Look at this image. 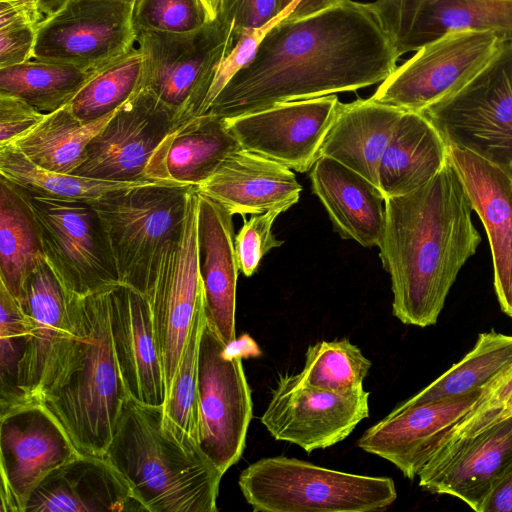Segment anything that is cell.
I'll use <instances>...</instances> for the list:
<instances>
[{
  "label": "cell",
  "instance_id": "6da1fadb",
  "mask_svg": "<svg viewBox=\"0 0 512 512\" xmlns=\"http://www.w3.org/2000/svg\"><path fill=\"white\" fill-rule=\"evenodd\" d=\"M398 59L370 3L334 0L272 27L206 113L232 118L279 103L354 92L383 82Z\"/></svg>",
  "mask_w": 512,
  "mask_h": 512
},
{
  "label": "cell",
  "instance_id": "7a4b0ae2",
  "mask_svg": "<svg viewBox=\"0 0 512 512\" xmlns=\"http://www.w3.org/2000/svg\"><path fill=\"white\" fill-rule=\"evenodd\" d=\"M379 257L390 275L392 312L403 324H436L448 293L481 237L450 158L426 184L384 200Z\"/></svg>",
  "mask_w": 512,
  "mask_h": 512
},
{
  "label": "cell",
  "instance_id": "3957f363",
  "mask_svg": "<svg viewBox=\"0 0 512 512\" xmlns=\"http://www.w3.org/2000/svg\"><path fill=\"white\" fill-rule=\"evenodd\" d=\"M112 287L69 293L75 340L41 403L83 455L103 457L129 398L114 354L109 313Z\"/></svg>",
  "mask_w": 512,
  "mask_h": 512
},
{
  "label": "cell",
  "instance_id": "277c9868",
  "mask_svg": "<svg viewBox=\"0 0 512 512\" xmlns=\"http://www.w3.org/2000/svg\"><path fill=\"white\" fill-rule=\"evenodd\" d=\"M103 458L148 512H217L224 475L164 428L162 406L128 398Z\"/></svg>",
  "mask_w": 512,
  "mask_h": 512
},
{
  "label": "cell",
  "instance_id": "5b68a950",
  "mask_svg": "<svg viewBox=\"0 0 512 512\" xmlns=\"http://www.w3.org/2000/svg\"><path fill=\"white\" fill-rule=\"evenodd\" d=\"M238 485L255 512H377L397 499L390 477L333 470L286 456L249 464Z\"/></svg>",
  "mask_w": 512,
  "mask_h": 512
},
{
  "label": "cell",
  "instance_id": "8992f818",
  "mask_svg": "<svg viewBox=\"0 0 512 512\" xmlns=\"http://www.w3.org/2000/svg\"><path fill=\"white\" fill-rule=\"evenodd\" d=\"M237 37L233 23L221 14L190 32L137 35L144 60L141 86L175 114L174 128L201 115L216 72Z\"/></svg>",
  "mask_w": 512,
  "mask_h": 512
},
{
  "label": "cell",
  "instance_id": "52a82bcc",
  "mask_svg": "<svg viewBox=\"0 0 512 512\" xmlns=\"http://www.w3.org/2000/svg\"><path fill=\"white\" fill-rule=\"evenodd\" d=\"M194 187L147 181L93 204L104 226L120 283L145 296L163 245L182 229Z\"/></svg>",
  "mask_w": 512,
  "mask_h": 512
},
{
  "label": "cell",
  "instance_id": "ba28073f",
  "mask_svg": "<svg viewBox=\"0 0 512 512\" xmlns=\"http://www.w3.org/2000/svg\"><path fill=\"white\" fill-rule=\"evenodd\" d=\"M421 113L448 147L470 151L512 176V44L466 85Z\"/></svg>",
  "mask_w": 512,
  "mask_h": 512
},
{
  "label": "cell",
  "instance_id": "9c48e42d",
  "mask_svg": "<svg viewBox=\"0 0 512 512\" xmlns=\"http://www.w3.org/2000/svg\"><path fill=\"white\" fill-rule=\"evenodd\" d=\"M197 204L194 187L182 229L163 245L145 293L163 366L166 396L204 299L198 262Z\"/></svg>",
  "mask_w": 512,
  "mask_h": 512
},
{
  "label": "cell",
  "instance_id": "30bf717a",
  "mask_svg": "<svg viewBox=\"0 0 512 512\" xmlns=\"http://www.w3.org/2000/svg\"><path fill=\"white\" fill-rule=\"evenodd\" d=\"M26 193L41 231L46 261L68 293L85 296L120 284L93 204Z\"/></svg>",
  "mask_w": 512,
  "mask_h": 512
},
{
  "label": "cell",
  "instance_id": "8fae6325",
  "mask_svg": "<svg viewBox=\"0 0 512 512\" xmlns=\"http://www.w3.org/2000/svg\"><path fill=\"white\" fill-rule=\"evenodd\" d=\"M224 346L206 321L198 355L199 448L223 474L241 458L253 417L242 358H227Z\"/></svg>",
  "mask_w": 512,
  "mask_h": 512
},
{
  "label": "cell",
  "instance_id": "7c38bea8",
  "mask_svg": "<svg viewBox=\"0 0 512 512\" xmlns=\"http://www.w3.org/2000/svg\"><path fill=\"white\" fill-rule=\"evenodd\" d=\"M505 42L489 32H457L416 51L380 83L372 99L420 112L466 85Z\"/></svg>",
  "mask_w": 512,
  "mask_h": 512
},
{
  "label": "cell",
  "instance_id": "4fadbf2b",
  "mask_svg": "<svg viewBox=\"0 0 512 512\" xmlns=\"http://www.w3.org/2000/svg\"><path fill=\"white\" fill-rule=\"evenodd\" d=\"M134 0H69L38 28L33 58L96 71L137 43Z\"/></svg>",
  "mask_w": 512,
  "mask_h": 512
},
{
  "label": "cell",
  "instance_id": "5bb4252c",
  "mask_svg": "<svg viewBox=\"0 0 512 512\" xmlns=\"http://www.w3.org/2000/svg\"><path fill=\"white\" fill-rule=\"evenodd\" d=\"M82 455L41 402L0 412L1 512H25L27 502L54 469Z\"/></svg>",
  "mask_w": 512,
  "mask_h": 512
},
{
  "label": "cell",
  "instance_id": "9a60e30c",
  "mask_svg": "<svg viewBox=\"0 0 512 512\" xmlns=\"http://www.w3.org/2000/svg\"><path fill=\"white\" fill-rule=\"evenodd\" d=\"M369 392L339 394L314 387L301 374L281 375L261 423L273 438L305 452L331 447L347 438L369 415Z\"/></svg>",
  "mask_w": 512,
  "mask_h": 512
},
{
  "label": "cell",
  "instance_id": "2e32d148",
  "mask_svg": "<svg viewBox=\"0 0 512 512\" xmlns=\"http://www.w3.org/2000/svg\"><path fill=\"white\" fill-rule=\"evenodd\" d=\"M175 126V114L140 88L89 142L74 175L115 182L148 180L151 158Z\"/></svg>",
  "mask_w": 512,
  "mask_h": 512
},
{
  "label": "cell",
  "instance_id": "e0dca14e",
  "mask_svg": "<svg viewBox=\"0 0 512 512\" xmlns=\"http://www.w3.org/2000/svg\"><path fill=\"white\" fill-rule=\"evenodd\" d=\"M338 103L332 94L224 119L241 148L305 173L320 157Z\"/></svg>",
  "mask_w": 512,
  "mask_h": 512
},
{
  "label": "cell",
  "instance_id": "ac0fdd59",
  "mask_svg": "<svg viewBox=\"0 0 512 512\" xmlns=\"http://www.w3.org/2000/svg\"><path fill=\"white\" fill-rule=\"evenodd\" d=\"M18 300L29 322L20 388L25 402H40L61 372L74 344L69 293L45 261L28 276Z\"/></svg>",
  "mask_w": 512,
  "mask_h": 512
},
{
  "label": "cell",
  "instance_id": "d6986e66",
  "mask_svg": "<svg viewBox=\"0 0 512 512\" xmlns=\"http://www.w3.org/2000/svg\"><path fill=\"white\" fill-rule=\"evenodd\" d=\"M510 371L486 388L460 397L413 406L400 404L368 428L357 445L389 461L413 480L435 454L446 433L479 401L492 394Z\"/></svg>",
  "mask_w": 512,
  "mask_h": 512
},
{
  "label": "cell",
  "instance_id": "ffe728a7",
  "mask_svg": "<svg viewBox=\"0 0 512 512\" xmlns=\"http://www.w3.org/2000/svg\"><path fill=\"white\" fill-rule=\"evenodd\" d=\"M370 4L399 57L457 32H489L512 44V0H376Z\"/></svg>",
  "mask_w": 512,
  "mask_h": 512
},
{
  "label": "cell",
  "instance_id": "44dd1931",
  "mask_svg": "<svg viewBox=\"0 0 512 512\" xmlns=\"http://www.w3.org/2000/svg\"><path fill=\"white\" fill-rule=\"evenodd\" d=\"M512 466V415L436 452L419 473V486L457 497L476 512Z\"/></svg>",
  "mask_w": 512,
  "mask_h": 512
},
{
  "label": "cell",
  "instance_id": "7402d4cb",
  "mask_svg": "<svg viewBox=\"0 0 512 512\" xmlns=\"http://www.w3.org/2000/svg\"><path fill=\"white\" fill-rule=\"evenodd\" d=\"M109 313L114 354L129 398L145 406H163L164 372L146 297L128 285H115L110 289Z\"/></svg>",
  "mask_w": 512,
  "mask_h": 512
},
{
  "label": "cell",
  "instance_id": "603a6c76",
  "mask_svg": "<svg viewBox=\"0 0 512 512\" xmlns=\"http://www.w3.org/2000/svg\"><path fill=\"white\" fill-rule=\"evenodd\" d=\"M448 148L489 240L500 307L512 318V176L470 151Z\"/></svg>",
  "mask_w": 512,
  "mask_h": 512
},
{
  "label": "cell",
  "instance_id": "cb8c5ba5",
  "mask_svg": "<svg viewBox=\"0 0 512 512\" xmlns=\"http://www.w3.org/2000/svg\"><path fill=\"white\" fill-rule=\"evenodd\" d=\"M197 244L207 323L228 344L236 338L235 309L238 264L233 215L197 192Z\"/></svg>",
  "mask_w": 512,
  "mask_h": 512
},
{
  "label": "cell",
  "instance_id": "d4e9b609",
  "mask_svg": "<svg viewBox=\"0 0 512 512\" xmlns=\"http://www.w3.org/2000/svg\"><path fill=\"white\" fill-rule=\"evenodd\" d=\"M145 511L117 471L99 456L80 455L51 471L25 512Z\"/></svg>",
  "mask_w": 512,
  "mask_h": 512
},
{
  "label": "cell",
  "instance_id": "484cf974",
  "mask_svg": "<svg viewBox=\"0 0 512 512\" xmlns=\"http://www.w3.org/2000/svg\"><path fill=\"white\" fill-rule=\"evenodd\" d=\"M196 191L232 215L287 210L299 200L302 186L288 167L243 148L231 153Z\"/></svg>",
  "mask_w": 512,
  "mask_h": 512
},
{
  "label": "cell",
  "instance_id": "4316f807",
  "mask_svg": "<svg viewBox=\"0 0 512 512\" xmlns=\"http://www.w3.org/2000/svg\"><path fill=\"white\" fill-rule=\"evenodd\" d=\"M313 193L320 199L343 238L363 247L379 245L384 227V196L380 189L340 162L320 157L310 172Z\"/></svg>",
  "mask_w": 512,
  "mask_h": 512
},
{
  "label": "cell",
  "instance_id": "83f0119b",
  "mask_svg": "<svg viewBox=\"0 0 512 512\" xmlns=\"http://www.w3.org/2000/svg\"><path fill=\"white\" fill-rule=\"evenodd\" d=\"M240 147L226 120L205 113L174 128L154 152L148 180L199 186Z\"/></svg>",
  "mask_w": 512,
  "mask_h": 512
},
{
  "label": "cell",
  "instance_id": "f1b7e54d",
  "mask_svg": "<svg viewBox=\"0 0 512 512\" xmlns=\"http://www.w3.org/2000/svg\"><path fill=\"white\" fill-rule=\"evenodd\" d=\"M403 112L371 97L339 102L320 157L340 162L379 188V163Z\"/></svg>",
  "mask_w": 512,
  "mask_h": 512
},
{
  "label": "cell",
  "instance_id": "f546056e",
  "mask_svg": "<svg viewBox=\"0 0 512 512\" xmlns=\"http://www.w3.org/2000/svg\"><path fill=\"white\" fill-rule=\"evenodd\" d=\"M448 160L449 148L438 130L421 113L404 111L379 163L380 191L384 198L415 191Z\"/></svg>",
  "mask_w": 512,
  "mask_h": 512
},
{
  "label": "cell",
  "instance_id": "4dcf8cb0",
  "mask_svg": "<svg viewBox=\"0 0 512 512\" xmlns=\"http://www.w3.org/2000/svg\"><path fill=\"white\" fill-rule=\"evenodd\" d=\"M46 261L27 193L0 176V281L19 299L28 276Z\"/></svg>",
  "mask_w": 512,
  "mask_h": 512
},
{
  "label": "cell",
  "instance_id": "1f68e13d",
  "mask_svg": "<svg viewBox=\"0 0 512 512\" xmlns=\"http://www.w3.org/2000/svg\"><path fill=\"white\" fill-rule=\"evenodd\" d=\"M115 112L94 121L83 122L65 105L46 113L40 123L7 146L44 169L73 174L85 160L89 142Z\"/></svg>",
  "mask_w": 512,
  "mask_h": 512
},
{
  "label": "cell",
  "instance_id": "d6a6232c",
  "mask_svg": "<svg viewBox=\"0 0 512 512\" xmlns=\"http://www.w3.org/2000/svg\"><path fill=\"white\" fill-rule=\"evenodd\" d=\"M512 369V336L494 330L481 333L465 357L417 394L404 406L460 397L486 388Z\"/></svg>",
  "mask_w": 512,
  "mask_h": 512
},
{
  "label": "cell",
  "instance_id": "836d02e7",
  "mask_svg": "<svg viewBox=\"0 0 512 512\" xmlns=\"http://www.w3.org/2000/svg\"><path fill=\"white\" fill-rule=\"evenodd\" d=\"M0 176L31 195L97 203L147 181L115 182L44 169L11 147L0 148Z\"/></svg>",
  "mask_w": 512,
  "mask_h": 512
},
{
  "label": "cell",
  "instance_id": "e575fe53",
  "mask_svg": "<svg viewBox=\"0 0 512 512\" xmlns=\"http://www.w3.org/2000/svg\"><path fill=\"white\" fill-rule=\"evenodd\" d=\"M93 72L32 58L0 68V94L16 96L41 112L50 113L65 106Z\"/></svg>",
  "mask_w": 512,
  "mask_h": 512
},
{
  "label": "cell",
  "instance_id": "d590c367",
  "mask_svg": "<svg viewBox=\"0 0 512 512\" xmlns=\"http://www.w3.org/2000/svg\"><path fill=\"white\" fill-rule=\"evenodd\" d=\"M206 322L204 299L194 317L180 365L162 406V423L181 444L199 448L198 355Z\"/></svg>",
  "mask_w": 512,
  "mask_h": 512
},
{
  "label": "cell",
  "instance_id": "8d00e7d4",
  "mask_svg": "<svg viewBox=\"0 0 512 512\" xmlns=\"http://www.w3.org/2000/svg\"><path fill=\"white\" fill-rule=\"evenodd\" d=\"M143 55L135 47L93 72L66 104L80 121L100 119L121 107L141 86Z\"/></svg>",
  "mask_w": 512,
  "mask_h": 512
},
{
  "label": "cell",
  "instance_id": "74e56055",
  "mask_svg": "<svg viewBox=\"0 0 512 512\" xmlns=\"http://www.w3.org/2000/svg\"><path fill=\"white\" fill-rule=\"evenodd\" d=\"M371 365L359 347L348 339L320 341L308 347L300 374L314 387L354 394L364 390L363 382Z\"/></svg>",
  "mask_w": 512,
  "mask_h": 512
},
{
  "label": "cell",
  "instance_id": "f35d334b",
  "mask_svg": "<svg viewBox=\"0 0 512 512\" xmlns=\"http://www.w3.org/2000/svg\"><path fill=\"white\" fill-rule=\"evenodd\" d=\"M29 340L28 317L19 300L0 281V408L25 403L20 367Z\"/></svg>",
  "mask_w": 512,
  "mask_h": 512
},
{
  "label": "cell",
  "instance_id": "ab89813d",
  "mask_svg": "<svg viewBox=\"0 0 512 512\" xmlns=\"http://www.w3.org/2000/svg\"><path fill=\"white\" fill-rule=\"evenodd\" d=\"M213 20L202 0H134L132 25L137 33H184Z\"/></svg>",
  "mask_w": 512,
  "mask_h": 512
},
{
  "label": "cell",
  "instance_id": "60d3db41",
  "mask_svg": "<svg viewBox=\"0 0 512 512\" xmlns=\"http://www.w3.org/2000/svg\"><path fill=\"white\" fill-rule=\"evenodd\" d=\"M286 208H275L264 213L253 214L249 220L243 217V225L234 239V249L239 271L252 276L263 256L271 249L283 244L272 233V225Z\"/></svg>",
  "mask_w": 512,
  "mask_h": 512
},
{
  "label": "cell",
  "instance_id": "b9f144b4",
  "mask_svg": "<svg viewBox=\"0 0 512 512\" xmlns=\"http://www.w3.org/2000/svg\"><path fill=\"white\" fill-rule=\"evenodd\" d=\"M300 3L301 0H297L292 3L265 25L259 28L244 29L238 34L233 48L223 59L216 72L201 115L208 111L213 100L230 81V79L253 59L260 42L268 31L287 16L300 13Z\"/></svg>",
  "mask_w": 512,
  "mask_h": 512
},
{
  "label": "cell",
  "instance_id": "7bdbcfd3",
  "mask_svg": "<svg viewBox=\"0 0 512 512\" xmlns=\"http://www.w3.org/2000/svg\"><path fill=\"white\" fill-rule=\"evenodd\" d=\"M510 415H512V370L492 394L479 401L446 433L436 452Z\"/></svg>",
  "mask_w": 512,
  "mask_h": 512
},
{
  "label": "cell",
  "instance_id": "ee69618b",
  "mask_svg": "<svg viewBox=\"0 0 512 512\" xmlns=\"http://www.w3.org/2000/svg\"><path fill=\"white\" fill-rule=\"evenodd\" d=\"M45 115L16 96L0 94V147L9 145L27 133Z\"/></svg>",
  "mask_w": 512,
  "mask_h": 512
},
{
  "label": "cell",
  "instance_id": "f6af8a7d",
  "mask_svg": "<svg viewBox=\"0 0 512 512\" xmlns=\"http://www.w3.org/2000/svg\"><path fill=\"white\" fill-rule=\"evenodd\" d=\"M280 0H221L219 14L231 21L237 34L259 28L280 14Z\"/></svg>",
  "mask_w": 512,
  "mask_h": 512
},
{
  "label": "cell",
  "instance_id": "bcb514c9",
  "mask_svg": "<svg viewBox=\"0 0 512 512\" xmlns=\"http://www.w3.org/2000/svg\"><path fill=\"white\" fill-rule=\"evenodd\" d=\"M40 25H15L0 28V68L22 64L34 56Z\"/></svg>",
  "mask_w": 512,
  "mask_h": 512
},
{
  "label": "cell",
  "instance_id": "7dc6e473",
  "mask_svg": "<svg viewBox=\"0 0 512 512\" xmlns=\"http://www.w3.org/2000/svg\"><path fill=\"white\" fill-rule=\"evenodd\" d=\"M44 19L38 0H0V28L40 25Z\"/></svg>",
  "mask_w": 512,
  "mask_h": 512
},
{
  "label": "cell",
  "instance_id": "c3c4849f",
  "mask_svg": "<svg viewBox=\"0 0 512 512\" xmlns=\"http://www.w3.org/2000/svg\"><path fill=\"white\" fill-rule=\"evenodd\" d=\"M483 512H512V466L495 485Z\"/></svg>",
  "mask_w": 512,
  "mask_h": 512
},
{
  "label": "cell",
  "instance_id": "681fc988",
  "mask_svg": "<svg viewBox=\"0 0 512 512\" xmlns=\"http://www.w3.org/2000/svg\"><path fill=\"white\" fill-rule=\"evenodd\" d=\"M223 354L227 358H248L255 357L261 354L256 342L247 334L235 338L230 343L226 344L223 349Z\"/></svg>",
  "mask_w": 512,
  "mask_h": 512
},
{
  "label": "cell",
  "instance_id": "f907efd6",
  "mask_svg": "<svg viewBox=\"0 0 512 512\" xmlns=\"http://www.w3.org/2000/svg\"><path fill=\"white\" fill-rule=\"evenodd\" d=\"M69 0H38L44 18L59 11Z\"/></svg>",
  "mask_w": 512,
  "mask_h": 512
},
{
  "label": "cell",
  "instance_id": "816d5d0a",
  "mask_svg": "<svg viewBox=\"0 0 512 512\" xmlns=\"http://www.w3.org/2000/svg\"><path fill=\"white\" fill-rule=\"evenodd\" d=\"M297 0H280V11L286 9L289 5L296 2ZM334 0H304L306 6L310 11L317 10L321 7L326 6Z\"/></svg>",
  "mask_w": 512,
  "mask_h": 512
},
{
  "label": "cell",
  "instance_id": "f5cc1de1",
  "mask_svg": "<svg viewBox=\"0 0 512 512\" xmlns=\"http://www.w3.org/2000/svg\"><path fill=\"white\" fill-rule=\"evenodd\" d=\"M202 2L204 3L210 17L215 19L219 14L220 0H202Z\"/></svg>",
  "mask_w": 512,
  "mask_h": 512
},
{
  "label": "cell",
  "instance_id": "db71d44e",
  "mask_svg": "<svg viewBox=\"0 0 512 512\" xmlns=\"http://www.w3.org/2000/svg\"><path fill=\"white\" fill-rule=\"evenodd\" d=\"M220 2H221V0H220Z\"/></svg>",
  "mask_w": 512,
  "mask_h": 512
}]
</instances>
